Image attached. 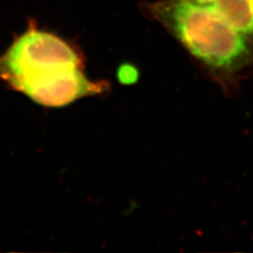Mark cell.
Wrapping results in <instances>:
<instances>
[{
	"label": "cell",
	"mask_w": 253,
	"mask_h": 253,
	"mask_svg": "<svg viewBox=\"0 0 253 253\" xmlns=\"http://www.w3.org/2000/svg\"><path fill=\"white\" fill-rule=\"evenodd\" d=\"M0 81L45 107H63L102 91L67 42L31 27L0 57Z\"/></svg>",
	"instance_id": "1"
},
{
	"label": "cell",
	"mask_w": 253,
	"mask_h": 253,
	"mask_svg": "<svg viewBox=\"0 0 253 253\" xmlns=\"http://www.w3.org/2000/svg\"><path fill=\"white\" fill-rule=\"evenodd\" d=\"M148 10L196 59L221 76H232L253 62V44L221 17L214 5L161 0Z\"/></svg>",
	"instance_id": "2"
},
{
	"label": "cell",
	"mask_w": 253,
	"mask_h": 253,
	"mask_svg": "<svg viewBox=\"0 0 253 253\" xmlns=\"http://www.w3.org/2000/svg\"><path fill=\"white\" fill-rule=\"evenodd\" d=\"M216 11L253 44V0H218Z\"/></svg>",
	"instance_id": "3"
},
{
	"label": "cell",
	"mask_w": 253,
	"mask_h": 253,
	"mask_svg": "<svg viewBox=\"0 0 253 253\" xmlns=\"http://www.w3.org/2000/svg\"><path fill=\"white\" fill-rule=\"evenodd\" d=\"M191 1L200 3V4H205V5H214L218 0H191Z\"/></svg>",
	"instance_id": "4"
}]
</instances>
